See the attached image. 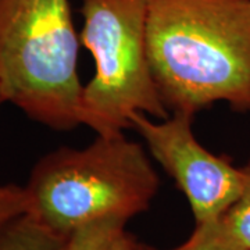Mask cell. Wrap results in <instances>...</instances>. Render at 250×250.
I'll return each mask as SVG.
<instances>
[{"label":"cell","instance_id":"5b68a950","mask_svg":"<svg viewBox=\"0 0 250 250\" xmlns=\"http://www.w3.org/2000/svg\"><path fill=\"white\" fill-rule=\"evenodd\" d=\"M129 124L185 195L196 225L215 223L238 199L243 188L242 167H235L229 159L207 150L197 141L193 116L171 113L159 120L136 113Z\"/></svg>","mask_w":250,"mask_h":250},{"label":"cell","instance_id":"7a4b0ae2","mask_svg":"<svg viewBox=\"0 0 250 250\" xmlns=\"http://www.w3.org/2000/svg\"><path fill=\"white\" fill-rule=\"evenodd\" d=\"M160 178L142 145L98 135L85 147H60L35 164L25 185L29 213L71 236L81 227L116 218L128 221L149 208Z\"/></svg>","mask_w":250,"mask_h":250},{"label":"cell","instance_id":"ba28073f","mask_svg":"<svg viewBox=\"0 0 250 250\" xmlns=\"http://www.w3.org/2000/svg\"><path fill=\"white\" fill-rule=\"evenodd\" d=\"M125 221L108 218L81 227L70 236L67 250H106L117 233L125 229Z\"/></svg>","mask_w":250,"mask_h":250},{"label":"cell","instance_id":"52a82bcc","mask_svg":"<svg viewBox=\"0 0 250 250\" xmlns=\"http://www.w3.org/2000/svg\"><path fill=\"white\" fill-rule=\"evenodd\" d=\"M242 171L243 188L239 196L211 225L225 241L243 250H250V159Z\"/></svg>","mask_w":250,"mask_h":250},{"label":"cell","instance_id":"8fae6325","mask_svg":"<svg viewBox=\"0 0 250 250\" xmlns=\"http://www.w3.org/2000/svg\"><path fill=\"white\" fill-rule=\"evenodd\" d=\"M106 250H159L154 249L152 246L143 243V242L138 241L134 235L125 232L123 229L120 233H117L114 239L108 243Z\"/></svg>","mask_w":250,"mask_h":250},{"label":"cell","instance_id":"3957f363","mask_svg":"<svg viewBox=\"0 0 250 250\" xmlns=\"http://www.w3.org/2000/svg\"><path fill=\"white\" fill-rule=\"evenodd\" d=\"M81 38L68 0H0V93L39 124L81 125Z\"/></svg>","mask_w":250,"mask_h":250},{"label":"cell","instance_id":"30bf717a","mask_svg":"<svg viewBox=\"0 0 250 250\" xmlns=\"http://www.w3.org/2000/svg\"><path fill=\"white\" fill-rule=\"evenodd\" d=\"M24 213H29L25 188L13 184L0 185V228Z\"/></svg>","mask_w":250,"mask_h":250},{"label":"cell","instance_id":"7c38bea8","mask_svg":"<svg viewBox=\"0 0 250 250\" xmlns=\"http://www.w3.org/2000/svg\"><path fill=\"white\" fill-rule=\"evenodd\" d=\"M1 103H4V100H3V96H1V93H0V104Z\"/></svg>","mask_w":250,"mask_h":250},{"label":"cell","instance_id":"8992f818","mask_svg":"<svg viewBox=\"0 0 250 250\" xmlns=\"http://www.w3.org/2000/svg\"><path fill=\"white\" fill-rule=\"evenodd\" d=\"M68 241L70 236L56 232L31 213L0 228V250H67Z\"/></svg>","mask_w":250,"mask_h":250},{"label":"cell","instance_id":"277c9868","mask_svg":"<svg viewBox=\"0 0 250 250\" xmlns=\"http://www.w3.org/2000/svg\"><path fill=\"white\" fill-rule=\"evenodd\" d=\"M81 43L92 54L95 74L82 88L81 125L113 136L142 113L170 116L156 86L147 53V0H82Z\"/></svg>","mask_w":250,"mask_h":250},{"label":"cell","instance_id":"9c48e42d","mask_svg":"<svg viewBox=\"0 0 250 250\" xmlns=\"http://www.w3.org/2000/svg\"><path fill=\"white\" fill-rule=\"evenodd\" d=\"M172 250H243L225 241L211 224L196 225L187 241Z\"/></svg>","mask_w":250,"mask_h":250},{"label":"cell","instance_id":"6da1fadb","mask_svg":"<svg viewBox=\"0 0 250 250\" xmlns=\"http://www.w3.org/2000/svg\"><path fill=\"white\" fill-rule=\"evenodd\" d=\"M146 38L170 114L250 111V0H147Z\"/></svg>","mask_w":250,"mask_h":250}]
</instances>
